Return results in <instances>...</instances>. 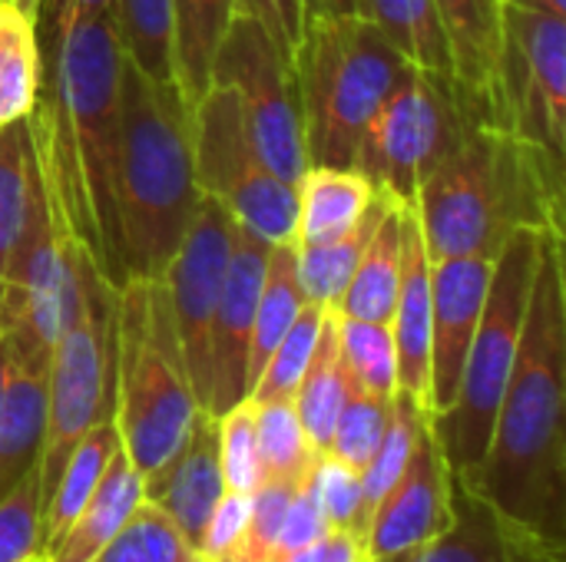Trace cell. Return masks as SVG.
Masks as SVG:
<instances>
[{
    "mask_svg": "<svg viewBox=\"0 0 566 562\" xmlns=\"http://www.w3.org/2000/svg\"><path fill=\"white\" fill-rule=\"evenodd\" d=\"M30 129L46 189L76 242L119 288L126 285L116 232V142L123 46L113 13H56L53 53Z\"/></svg>",
    "mask_w": 566,
    "mask_h": 562,
    "instance_id": "cell-1",
    "label": "cell"
},
{
    "mask_svg": "<svg viewBox=\"0 0 566 562\" xmlns=\"http://www.w3.org/2000/svg\"><path fill=\"white\" fill-rule=\"evenodd\" d=\"M564 235L544 232L524 335L488 454L464 480L507 517L566 543ZM461 477V474H458Z\"/></svg>",
    "mask_w": 566,
    "mask_h": 562,
    "instance_id": "cell-2",
    "label": "cell"
},
{
    "mask_svg": "<svg viewBox=\"0 0 566 562\" xmlns=\"http://www.w3.org/2000/svg\"><path fill=\"white\" fill-rule=\"evenodd\" d=\"M411 209L431 262L497 258L517 229L564 235V159L471 123L421 182Z\"/></svg>",
    "mask_w": 566,
    "mask_h": 562,
    "instance_id": "cell-3",
    "label": "cell"
},
{
    "mask_svg": "<svg viewBox=\"0 0 566 562\" xmlns=\"http://www.w3.org/2000/svg\"><path fill=\"white\" fill-rule=\"evenodd\" d=\"M192 109L176 83L123 56L116 142V232L126 282H159L199 202Z\"/></svg>",
    "mask_w": 566,
    "mask_h": 562,
    "instance_id": "cell-4",
    "label": "cell"
},
{
    "mask_svg": "<svg viewBox=\"0 0 566 562\" xmlns=\"http://www.w3.org/2000/svg\"><path fill=\"white\" fill-rule=\"evenodd\" d=\"M411 60L358 13H305L292 70L308 166L352 169L358 142Z\"/></svg>",
    "mask_w": 566,
    "mask_h": 562,
    "instance_id": "cell-5",
    "label": "cell"
},
{
    "mask_svg": "<svg viewBox=\"0 0 566 562\" xmlns=\"http://www.w3.org/2000/svg\"><path fill=\"white\" fill-rule=\"evenodd\" d=\"M186 378L166 285L126 282L116 288L113 424L129 464L146 480L189 437L199 417Z\"/></svg>",
    "mask_w": 566,
    "mask_h": 562,
    "instance_id": "cell-6",
    "label": "cell"
},
{
    "mask_svg": "<svg viewBox=\"0 0 566 562\" xmlns=\"http://www.w3.org/2000/svg\"><path fill=\"white\" fill-rule=\"evenodd\" d=\"M541 235L544 232L537 229H517L497 252L488 301L461 371L458 394L448 411L428 417L451 474H474L488 454L497 407L507 391L524 335Z\"/></svg>",
    "mask_w": 566,
    "mask_h": 562,
    "instance_id": "cell-7",
    "label": "cell"
},
{
    "mask_svg": "<svg viewBox=\"0 0 566 562\" xmlns=\"http://www.w3.org/2000/svg\"><path fill=\"white\" fill-rule=\"evenodd\" d=\"M471 123L478 119L471 116L454 76L411 63L371 116L352 169L361 172L375 192L398 205H411L421 182Z\"/></svg>",
    "mask_w": 566,
    "mask_h": 562,
    "instance_id": "cell-8",
    "label": "cell"
},
{
    "mask_svg": "<svg viewBox=\"0 0 566 562\" xmlns=\"http://www.w3.org/2000/svg\"><path fill=\"white\" fill-rule=\"evenodd\" d=\"M113 354H116V288L93 272L76 321L50 351L46 424L40 450V490L50 500L80 437L113 417Z\"/></svg>",
    "mask_w": 566,
    "mask_h": 562,
    "instance_id": "cell-9",
    "label": "cell"
},
{
    "mask_svg": "<svg viewBox=\"0 0 566 562\" xmlns=\"http://www.w3.org/2000/svg\"><path fill=\"white\" fill-rule=\"evenodd\" d=\"M192 169L199 192L216 199L242 229L269 245L295 238V185L262 162L229 86L212 83L192 106Z\"/></svg>",
    "mask_w": 566,
    "mask_h": 562,
    "instance_id": "cell-10",
    "label": "cell"
},
{
    "mask_svg": "<svg viewBox=\"0 0 566 562\" xmlns=\"http://www.w3.org/2000/svg\"><path fill=\"white\" fill-rule=\"evenodd\" d=\"M212 83L235 93L245 132L262 162L289 185H298L308 152L292 56L282 53L255 17L235 10L212 63Z\"/></svg>",
    "mask_w": 566,
    "mask_h": 562,
    "instance_id": "cell-11",
    "label": "cell"
},
{
    "mask_svg": "<svg viewBox=\"0 0 566 562\" xmlns=\"http://www.w3.org/2000/svg\"><path fill=\"white\" fill-rule=\"evenodd\" d=\"M232 229L235 219L216 199L199 195L192 222L163 275L186 378L202 411L212 388V321L232 252Z\"/></svg>",
    "mask_w": 566,
    "mask_h": 562,
    "instance_id": "cell-12",
    "label": "cell"
},
{
    "mask_svg": "<svg viewBox=\"0 0 566 562\" xmlns=\"http://www.w3.org/2000/svg\"><path fill=\"white\" fill-rule=\"evenodd\" d=\"M504 103L507 129L564 159L566 20L504 7Z\"/></svg>",
    "mask_w": 566,
    "mask_h": 562,
    "instance_id": "cell-13",
    "label": "cell"
},
{
    "mask_svg": "<svg viewBox=\"0 0 566 562\" xmlns=\"http://www.w3.org/2000/svg\"><path fill=\"white\" fill-rule=\"evenodd\" d=\"M381 562H566V543L537 533L451 474V523L434 540Z\"/></svg>",
    "mask_w": 566,
    "mask_h": 562,
    "instance_id": "cell-14",
    "label": "cell"
},
{
    "mask_svg": "<svg viewBox=\"0 0 566 562\" xmlns=\"http://www.w3.org/2000/svg\"><path fill=\"white\" fill-rule=\"evenodd\" d=\"M451 523V467L444 450L424 421L418 444L408 457V467L395 480V487L381 497V503L368 517L365 547L368 560L381 562L415 550Z\"/></svg>",
    "mask_w": 566,
    "mask_h": 562,
    "instance_id": "cell-15",
    "label": "cell"
},
{
    "mask_svg": "<svg viewBox=\"0 0 566 562\" xmlns=\"http://www.w3.org/2000/svg\"><path fill=\"white\" fill-rule=\"evenodd\" d=\"M272 245L235 222L232 252L222 278V295L212 321V388H209V414L219 417L235 404L249 401V338L252 318L265 278Z\"/></svg>",
    "mask_w": 566,
    "mask_h": 562,
    "instance_id": "cell-16",
    "label": "cell"
},
{
    "mask_svg": "<svg viewBox=\"0 0 566 562\" xmlns=\"http://www.w3.org/2000/svg\"><path fill=\"white\" fill-rule=\"evenodd\" d=\"M494 258L454 255L431 262V401L428 414L451 407L488 301Z\"/></svg>",
    "mask_w": 566,
    "mask_h": 562,
    "instance_id": "cell-17",
    "label": "cell"
},
{
    "mask_svg": "<svg viewBox=\"0 0 566 562\" xmlns=\"http://www.w3.org/2000/svg\"><path fill=\"white\" fill-rule=\"evenodd\" d=\"M451 76L481 126L507 129L504 103V3L501 0H434Z\"/></svg>",
    "mask_w": 566,
    "mask_h": 562,
    "instance_id": "cell-18",
    "label": "cell"
},
{
    "mask_svg": "<svg viewBox=\"0 0 566 562\" xmlns=\"http://www.w3.org/2000/svg\"><path fill=\"white\" fill-rule=\"evenodd\" d=\"M146 500L156 503L182 533V540L199 550L202 530L226 494L219 467V424L209 411H199L182 447L143 480Z\"/></svg>",
    "mask_w": 566,
    "mask_h": 562,
    "instance_id": "cell-19",
    "label": "cell"
},
{
    "mask_svg": "<svg viewBox=\"0 0 566 562\" xmlns=\"http://www.w3.org/2000/svg\"><path fill=\"white\" fill-rule=\"evenodd\" d=\"M391 338L398 358V391L408 394L424 414L431 401V258L415 219L401 212V282L391 311ZM431 417V414H428Z\"/></svg>",
    "mask_w": 566,
    "mask_h": 562,
    "instance_id": "cell-20",
    "label": "cell"
},
{
    "mask_svg": "<svg viewBox=\"0 0 566 562\" xmlns=\"http://www.w3.org/2000/svg\"><path fill=\"white\" fill-rule=\"evenodd\" d=\"M7 344V341H3ZM7 384L0 404V500L40 467L46 424V368L27 364L7 348Z\"/></svg>",
    "mask_w": 566,
    "mask_h": 562,
    "instance_id": "cell-21",
    "label": "cell"
},
{
    "mask_svg": "<svg viewBox=\"0 0 566 562\" xmlns=\"http://www.w3.org/2000/svg\"><path fill=\"white\" fill-rule=\"evenodd\" d=\"M375 185L345 166H308L295 185L292 245H322L352 232L375 205Z\"/></svg>",
    "mask_w": 566,
    "mask_h": 562,
    "instance_id": "cell-22",
    "label": "cell"
},
{
    "mask_svg": "<svg viewBox=\"0 0 566 562\" xmlns=\"http://www.w3.org/2000/svg\"><path fill=\"white\" fill-rule=\"evenodd\" d=\"M146 500L143 490V477L139 470L129 464L126 450L119 447L99 480V487L93 490V497L86 500V507L76 513V520L66 527V533L46 550L50 562H90L119 530L123 523L139 510V503Z\"/></svg>",
    "mask_w": 566,
    "mask_h": 562,
    "instance_id": "cell-23",
    "label": "cell"
},
{
    "mask_svg": "<svg viewBox=\"0 0 566 562\" xmlns=\"http://www.w3.org/2000/svg\"><path fill=\"white\" fill-rule=\"evenodd\" d=\"M235 10H239V0H169L172 83L189 103V109L212 86V63Z\"/></svg>",
    "mask_w": 566,
    "mask_h": 562,
    "instance_id": "cell-24",
    "label": "cell"
},
{
    "mask_svg": "<svg viewBox=\"0 0 566 562\" xmlns=\"http://www.w3.org/2000/svg\"><path fill=\"white\" fill-rule=\"evenodd\" d=\"M401 212L405 205L391 202L375 225L358 268L335 305V315L355 321H391L401 282Z\"/></svg>",
    "mask_w": 566,
    "mask_h": 562,
    "instance_id": "cell-25",
    "label": "cell"
},
{
    "mask_svg": "<svg viewBox=\"0 0 566 562\" xmlns=\"http://www.w3.org/2000/svg\"><path fill=\"white\" fill-rule=\"evenodd\" d=\"M40 192L43 169L27 116L10 126H0V288Z\"/></svg>",
    "mask_w": 566,
    "mask_h": 562,
    "instance_id": "cell-26",
    "label": "cell"
},
{
    "mask_svg": "<svg viewBox=\"0 0 566 562\" xmlns=\"http://www.w3.org/2000/svg\"><path fill=\"white\" fill-rule=\"evenodd\" d=\"M119 431L113 424V417L93 424L80 444L73 447L50 500L43 503V540H46V550L66 533V527L76 520V513L86 507V500L93 497V490L99 487L113 454L119 450Z\"/></svg>",
    "mask_w": 566,
    "mask_h": 562,
    "instance_id": "cell-27",
    "label": "cell"
},
{
    "mask_svg": "<svg viewBox=\"0 0 566 562\" xmlns=\"http://www.w3.org/2000/svg\"><path fill=\"white\" fill-rule=\"evenodd\" d=\"M388 205H391V199L378 192L368 215L352 232H345L342 238L322 242V245H292L295 248V275H298V285H302L308 305L335 311V305L345 295V288L358 268V258H361L375 225L388 212Z\"/></svg>",
    "mask_w": 566,
    "mask_h": 562,
    "instance_id": "cell-28",
    "label": "cell"
},
{
    "mask_svg": "<svg viewBox=\"0 0 566 562\" xmlns=\"http://www.w3.org/2000/svg\"><path fill=\"white\" fill-rule=\"evenodd\" d=\"M36 20L3 0L0 10V126L27 119L43 89Z\"/></svg>",
    "mask_w": 566,
    "mask_h": 562,
    "instance_id": "cell-29",
    "label": "cell"
},
{
    "mask_svg": "<svg viewBox=\"0 0 566 562\" xmlns=\"http://www.w3.org/2000/svg\"><path fill=\"white\" fill-rule=\"evenodd\" d=\"M305 291L298 285L295 275V248L289 245H272L269 252V265H265V278H262V291H259V305H255V318H252V338H249V394L255 378L262 374L269 354L275 351V344L282 341V335L292 328V321L298 318V311L305 308Z\"/></svg>",
    "mask_w": 566,
    "mask_h": 562,
    "instance_id": "cell-30",
    "label": "cell"
},
{
    "mask_svg": "<svg viewBox=\"0 0 566 562\" xmlns=\"http://www.w3.org/2000/svg\"><path fill=\"white\" fill-rule=\"evenodd\" d=\"M345 368L338 358V335H335V311H325V325L315 344V354L292 394V404L298 411V421L318 454H328L335 417L345 401Z\"/></svg>",
    "mask_w": 566,
    "mask_h": 562,
    "instance_id": "cell-31",
    "label": "cell"
},
{
    "mask_svg": "<svg viewBox=\"0 0 566 562\" xmlns=\"http://www.w3.org/2000/svg\"><path fill=\"white\" fill-rule=\"evenodd\" d=\"M355 13L371 20L415 66L451 76V56L434 0H355Z\"/></svg>",
    "mask_w": 566,
    "mask_h": 562,
    "instance_id": "cell-32",
    "label": "cell"
},
{
    "mask_svg": "<svg viewBox=\"0 0 566 562\" xmlns=\"http://www.w3.org/2000/svg\"><path fill=\"white\" fill-rule=\"evenodd\" d=\"M252 404H255V434H259L265 480L305 484L322 454L312 447L292 397L252 401Z\"/></svg>",
    "mask_w": 566,
    "mask_h": 562,
    "instance_id": "cell-33",
    "label": "cell"
},
{
    "mask_svg": "<svg viewBox=\"0 0 566 562\" xmlns=\"http://www.w3.org/2000/svg\"><path fill=\"white\" fill-rule=\"evenodd\" d=\"M338 358L352 384L378 397H395L398 391V358L388 321H355L335 315Z\"/></svg>",
    "mask_w": 566,
    "mask_h": 562,
    "instance_id": "cell-34",
    "label": "cell"
},
{
    "mask_svg": "<svg viewBox=\"0 0 566 562\" xmlns=\"http://www.w3.org/2000/svg\"><path fill=\"white\" fill-rule=\"evenodd\" d=\"M116 36L123 56L153 79L172 83V13L169 0H116Z\"/></svg>",
    "mask_w": 566,
    "mask_h": 562,
    "instance_id": "cell-35",
    "label": "cell"
},
{
    "mask_svg": "<svg viewBox=\"0 0 566 562\" xmlns=\"http://www.w3.org/2000/svg\"><path fill=\"white\" fill-rule=\"evenodd\" d=\"M90 562H202L182 540L176 523L149 500L123 523V530Z\"/></svg>",
    "mask_w": 566,
    "mask_h": 562,
    "instance_id": "cell-36",
    "label": "cell"
},
{
    "mask_svg": "<svg viewBox=\"0 0 566 562\" xmlns=\"http://www.w3.org/2000/svg\"><path fill=\"white\" fill-rule=\"evenodd\" d=\"M428 414L401 391H395L391 397V421L388 431L378 444V450L371 454V460L365 464L361 477V494H365V510L371 517V510L381 503V497L395 487V480L401 477V470L408 467V457L418 444V434L424 427Z\"/></svg>",
    "mask_w": 566,
    "mask_h": 562,
    "instance_id": "cell-37",
    "label": "cell"
},
{
    "mask_svg": "<svg viewBox=\"0 0 566 562\" xmlns=\"http://www.w3.org/2000/svg\"><path fill=\"white\" fill-rule=\"evenodd\" d=\"M345 381H348V374H345ZM388 421H391V397L368 394L365 388L348 381L342 411L335 417L328 454L361 474L365 464L371 460V454L378 450V444L388 431Z\"/></svg>",
    "mask_w": 566,
    "mask_h": 562,
    "instance_id": "cell-38",
    "label": "cell"
},
{
    "mask_svg": "<svg viewBox=\"0 0 566 562\" xmlns=\"http://www.w3.org/2000/svg\"><path fill=\"white\" fill-rule=\"evenodd\" d=\"M325 311L328 308H318V305H305L298 311L292 328L282 335V341L269 354L262 374L255 378L249 401H282V397L295 394V388L315 354V344H318V335L325 325Z\"/></svg>",
    "mask_w": 566,
    "mask_h": 562,
    "instance_id": "cell-39",
    "label": "cell"
},
{
    "mask_svg": "<svg viewBox=\"0 0 566 562\" xmlns=\"http://www.w3.org/2000/svg\"><path fill=\"white\" fill-rule=\"evenodd\" d=\"M308 490H312L328 530H345V533L365 537L368 510H365L361 477L355 467L342 464L332 454H322L308 474Z\"/></svg>",
    "mask_w": 566,
    "mask_h": 562,
    "instance_id": "cell-40",
    "label": "cell"
},
{
    "mask_svg": "<svg viewBox=\"0 0 566 562\" xmlns=\"http://www.w3.org/2000/svg\"><path fill=\"white\" fill-rule=\"evenodd\" d=\"M219 424V467L229 494H255L265 480L259 434H255V404L242 401L232 411L216 417Z\"/></svg>",
    "mask_w": 566,
    "mask_h": 562,
    "instance_id": "cell-41",
    "label": "cell"
},
{
    "mask_svg": "<svg viewBox=\"0 0 566 562\" xmlns=\"http://www.w3.org/2000/svg\"><path fill=\"white\" fill-rule=\"evenodd\" d=\"M33 556H46L40 470H30L0 500V562H27Z\"/></svg>",
    "mask_w": 566,
    "mask_h": 562,
    "instance_id": "cell-42",
    "label": "cell"
},
{
    "mask_svg": "<svg viewBox=\"0 0 566 562\" xmlns=\"http://www.w3.org/2000/svg\"><path fill=\"white\" fill-rule=\"evenodd\" d=\"M252 520V494H222L206 530L199 540V560L202 562H229L235 556L245 530Z\"/></svg>",
    "mask_w": 566,
    "mask_h": 562,
    "instance_id": "cell-43",
    "label": "cell"
},
{
    "mask_svg": "<svg viewBox=\"0 0 566 562\" xmlns=\"http://www.w3.org/2000/svg\"><path fill=\"white\" fill-rule=\"evenodd\" d=\"M239 13L255 17L282 46V53L292 56L305 20V0H239Z\"/></svg>",
    "mask_w": 566,
    "mask_h": 562,
    "instance_id": "cell-44",
    "label": "cell"
},
{
    "mask_svg": "<svg viewBox=\"0 0 566 562\" xmlns=\"http://www.w3.org/2000/svg\"><path fill=\"white\" fill-rule=\"evenodd\" d=\"M282 562H371V560H368L365 537H358V533H345V530H325L318 540H312L308 547L295 550L292 556H285Z\"/></svg>",
    "mask_w": 566,
    "mask_h": 562,
    "instance_id": "cell-45",
    "label": "cell"
},
{
    "mask_svg": "<svg viewBox=\"0 0 566 562\" xmlns=\"http://www.w3.org/2000/svg\"><path fill=\"white\" fill-rule=\"evenodd\" d=\"M511 10H531V13H551V17H566V0H501Z\"/></svg>",
    "mask_w": 566,
    "mask_h": 562,
    "instance_id": "cell-46",
    "label": "cell"
},
{
    "mask_svg": "<svg viewBox=\"0 0 566 562\" xmlns=\"http://www.w3.org/2000/svg\"><path fill=\"white\" fill-rule=\"evenodd\" d=\"M116 0H63L56 13H113Z\"/></svg>",
    "mask_w": 566,
    "mask_h": 562,
    "instance_id": "cell-47",
    "label": "cell"
},
{
    "mask_svg": "<svg viewBox=\"0 0 566 562\" xmlns=\"http://www.w3.org/2000/svg\"><path fill=\"white\" fill-rule=\"evenodd\" d=\"M305 13H355V0H305Z\"/></svg>",
    "mask_w": 566,
    "mask_h": 562,
    "instance_id": "cell-48",
    "label": "cell"
},
{
    "mask_svg": "<svg viewBox=\"0 0 566 562\" xmlns=\"http://www.w3.org/2000/svg\"><path fill=\"white\" fill-rule=\"evenodd\" d=\"M7 3H10V7H17L20 13H27V17H33V20H36L46 0H7Z\"/></svg>",
    "mask_w": 566,
    "mask_h": 562,
    "instance_id": "cell-49",
    "label": "cell"
},
{
    "mask_svg": "<svg viewBox=\"0 0 566 562\" xmlns=\"http://www.w3.org/2000/svg\"><path fill=\"white\" fill-rule=\"evenodd\" d=\"M27 562H50L46 556H33V560H27Z\"/></svg>",
    "mask_w": 566,
    "mask_h": 562,
    "instance_id": "cell-50",
    "label": "cell"
},
{
    "mask_svg": "<svg viewBox=\"0 0 566 562\" xmlns=\"http://www.w3.org/2000/svg\"><path fill=\"white\" fill-rule=\"evenodd\" d=\"M0 10H3V3H0Z\"/></svg>",
    "mask_w": 566,
    "mask_h": 562,
    "instance_id": "cell-51",
    "label": "cell"
},
{
    "mask_svg": "<svg viewBox=\"0 0 566 562\" xmlns=\"http://www.w3.org/2000/svg\"><path fill=\"white\" fill-rule=\"evenodd\" d=\"M0 3H3V0H0Z\"/></svg>",
    "mask_w": 566,
    "mask_h": 562,
    "instance_id": "cell-52",
    "label": "cell"
}]
</instances>
